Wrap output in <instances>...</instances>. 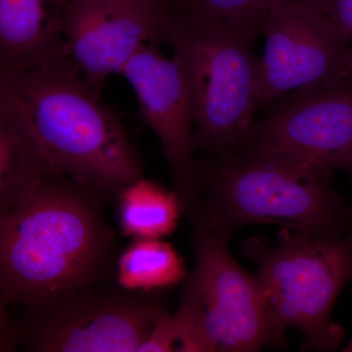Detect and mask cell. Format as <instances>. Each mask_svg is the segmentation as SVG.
Segmentation results:
<instances>
[{"mask_svg": "<svg viewBox=\"0 0 352 352\" xmlns=\"http://www.w3.org/2000/svg\"><path fill=\"white\" fill-rule=\"evenodd\" d=\"M346 38L352 36V0H312Z\"/></svg>", "mask_w": 352, "mask_h": 352, "instance_id": "17", "label": "cell"}, {"mask_svg": "<svg viewBox=\"0 0 352 352\" xmlns=\"http://www.w3.org/2000/svg\"><path fill=\"white\" fill-rule=\"evenodd\" d=\"M197 170L199 201L190 212L227 235L258 223L314 236L352 229V208L333 189L330 168L244 141L200 153Z\"/></svg>", "mask_w": 352, "mask_h": 352, "instance_id": "2", "label": "cell"}, {"mask_svg": "<svg viewBox=\"0 0 352 352\" xmlns=\"http://www.w3.org/2000/svg\"><path fill=\"white\" fill-rule=\"evenodd\" d=\"M159 44L141 46L120 74L131 85L143 120L159 138L173 190L192 210L199 201L193 105L182 68L175 58L164 56Z\"/></svg>", "mask_w": 352, "mask_h": 352, "instance_id": "10", "label": "cell"}, {"mask_svg": "<svg viewBox=\"0 0 352 352\" xmlns=\"http://www.w3.org/2000/svg\"><path fill=\"white\" fill-rule=\"evenodd\" d=\"M182 256L161 239H134L118 258L117 281L131 292L170 288L186 279Z\"/></svg>", "mask_w": 352, "mask_h": 352, "instance_id": "15", "label": "cell"}, {"mask_svg": "<svg viewBox=\"0 0 352 352\" xmlns=\"http://www.w3.org/2000/svg\"><path fill=\"white\" fill-rule=\"evenodd\" d=\"M124 1L138 7L156 19L166 23V25H168L171 15L175 11L170 0H124Z\"/></svg>", "mask_w": 352, "mask_h": 352, "instance_id": "18", "label": "cell"}, {"mask_svg": "<svg viewBox=\"0 0 352 352\" xmlns=\"http://www.w3.org/2000/svg\"><path fill=\"white\" fill-rule=\"evenodd\" d=\"M242 251L258 264L256 276L278 327L283 332L296 329L303 349H337L344 330L331 320V312L352 279V229L340 236L282 229L277 245L252 237L243 243Z\"/></svg>", "mask_w": 352, "mask_h": 352, "instance_id": "6", "label": "cell"}, {"mask_svg": "<svg viewBox=\"0 0 352 352\" xmlns=\"http://www.w3.org/2000/svg\"><path fill=\"white\" fill-rule=\"evenodd\" d=\"M117 198L120 229L133 239H162L170 235L186 210L175 190L168 191L143 177L122 189Z\"/></svg>", "mask_w": 352, "mask_h": 352, "instance_id": "14", "label": "cell"}, {"mask_svg": "<svg viewBox=\"0 0 352 352\" xmlns=\"http://www.w3.org/2000/svg\"><path fill=\"white\" fill-rule=\"evenodd\" d=\"M166 36V23L124 0H71L65 21L68 56L98 94L141 46Z\"/></svg>", "mask_w": 352, "mask_h": 352, "instance_id": "11", "label": "cell"}, {"mask_svg": "<svg viewBox=\"0 0 352 352\" xmlns=\"http://www.w3.org/2000/svg\"><path fill=\"white\" fill-rule=\"evenodd\" d=\"M351 52H352V36H351Z\"/></svg>", "mask_w": 352, "mask_h": 352, "instance_id": "21", "label": "cell"}, {"mask_svg": "<svg viewBox=\"0 0 352 352\" xmlns=\"http://www.w3.org/2000/svg\"><path fill=\"white\" fill-rule=\"evenodd\" d=\"M256 36L203 16L171 15L166 41L188 85L197 153L230 151L251 131L258 110Z\"/></svg>", "mask_w": 352, "mask_h": 352, "instance_id": "4", "label": "cell"}, {"mask_svg": "<svg viewBox=\"0 0 352 352\" xmlns=\"http://www.w3.org/2000/svg\"><path fill=\"white\" fill-rule=\"evenodd\" d=\"M52 173L24 106L0 83V214L29 198Z\"/></svg>", "mask_w": 352, "mask_h": 352, "instance_id": "13", "label": "cell"}, {"mask_svg": "<svg viewBox=\"0 0 352 352\" xmlns=\"http://www.w3.org/2000/svg\"><path fill=\"white\" fill-rule=\"evenodd\" d=\"M261 32L258 110L296 90L352 76L351 39L312 0H273Z\"/></svg>", "mask_w": 352, "mask_h": 352, "instance_id": "8", "label": "cell"}, {"mask_svg": "<svg viewBox=\"0 0 352 352\" xmlns=\"http://www.w3.org/2000/svg\"><path fill=\"white\" fill-rule=\"evenodd\" d=\"M273 0H178L175 11L226 23L258 36Z\"/></svg>", "mask_w": 352, "mask_h": 352, "instance_id": "16", "label": "cell"}, {"mask_svg": "<svg viewBox=\"0 0 352 352\" xmlns=\"http://www.w3.org/2000/svg\"><path fill=\"white\" fill-rule=\"evenodd\" d=\"M344 351L352 352V340L351 342L346 346V349H344Z\"/></svg>", "mask_w": 352, "mask_h": 352, "instance_id": "19", "label": "cell"}, {"mask_svg": "<svg viewBox=\"0 0 352 352\" xmlns=\"http://www.w3.org/2000/svg\"><path fill=\"white\" fill-rule=\"evenodd\" d=\"M244 141L352 176V76L285 95Z\"/></svg>", "mask_w": 352, "mask_h": 352, "instance_id": "9", "label": "cell"}, {"mask_svg": "<svg viewBox=\"0 0 352 352\" xmlns=\"http://www.w3.org/2000/svg\"><path fill=\"white\" fill-rule=\"evenodd\" d=\"M112 197L52 173L0 214L1 302L38 307L106 279L116 252V234L104 217Z\"/></svg>", "mask_w": 352, "mask_h": 352, "instance_id": "1", "label": "cell"}, {"mask_svg": "<svg viewBox=\"0 0 352 352\" xmlns=\"http://www.w3.org/2000/svg\"><path fill=\"white\" fill-rule=\"evenodd\" d=\"M0 83L20 99L54 173L113 197L143 177L120 116L101 100L69 57Z\"/></svg>", "mask_w": 352, "mask_h": 352, "instance_id": "3", "label": "cell"}, {"mask_svg": "<svg viewBox=\"0 0 352 352\" xmlns=\"http://www.w3.org/2000/svg\"><path fill=\"white\" fill-rule=\"evenodd\" d=\"M71 0H0V80L68 58Z\"/></svg>", "mask_w": 352, "mask_h": 352, "instance_id": "12", "label": "cell"}, {"mask_svg": "<svg viewBox=\"0 0 352 352\" xmlns=\"http://www.w3.org/2000/svg\"><path fill=\"white\" fill-rule=\"evenodd\" d=\"M170 1H171V3H173V9H175L176 2H177L178 0H170Z\"/></svg>", "mask_w": 352, "mask_h": 352, "instance_id": "20", "label": "cell"}, {"mask_svg": "<svg viewBox=\"0 0 352 352\" xmlns=\"http://www.w3.org/2000/svg\"><path fill=\"white\" fill-rule=\"evenodd\" d=\"M25 309L23 337L36 352H138L168 312L136 292L97 286Z\"/></svg>", "mask_w": 352, "mask_h": 352, "instance_id": "7", "label": "cell"}, {"mask_svg": "<svg viewBox=\"0 0 352 352\" xmlns=\"http://www.w3.org/2000/svg\"><path fill=\"white\" fill-rule=\"evenodd\" d=\"M195 266L175 315L189 352H250L279 347L285 332L273 320L258 276L229 252L230 236L190 212Z\"/></svg>", "mask_w": 352, "mask_h": 352, "instance_id": "5", "label": "cell"}]
</instances>
